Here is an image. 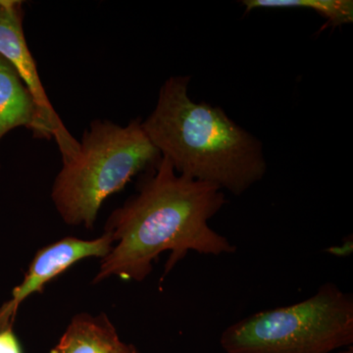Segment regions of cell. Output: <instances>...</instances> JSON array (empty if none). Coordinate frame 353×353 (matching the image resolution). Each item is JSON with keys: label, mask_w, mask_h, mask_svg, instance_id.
<instances>
[{"label": "cell", "mask_w": 353, "mask_h": 353, "mask_svg": "<svg viewBox=\"0 0 353 353\" xmlns=\"http://www.w3.org/2000/svg\"><path fill=\"white\" fill-rule=\"evenodd\" d=\"M112 240L104 233L94 240L62 239L39 250L34 255L24 280L12 292V296L0 307V330L12 327L21 303L34 292H43L44 285L80 260L105 257L112 248Z\"/></svg>", "instance_id": "cell-6"}, {"label": "cell", "mask_w": 353, "mask_h": 353, "mask_svg": "<svg viewBox=\"0 0 353 353\" xmlns=\"http://www.w3.org/2000/svg\"><path fill=\"white\" fill-rule=\"evenodd\" d=\"M241 6L245 12L254 9H310L327 20L326 27L336 28L353 21L352 0H243Z\"/></svg>", "instance_id": "cell-9"}, {"label": "cell", "mask_w": 353, "mask_h": 353, "mask_svg": "<svg viewBox=\"0 0 353 353\" xmlns=\"http://www.w3.org/2000/svg\"><path fill=\"white\" fill-rule=\"evenodd\" d=\"M50 353H138L136 347L121 341L105 315L79 314Z\"/></svg>", "instance_id": "cell-8"}, {"label": "cell", "mask_w": 353, "mask_h": 353, "mask_svg": "<svg viewBox=\"0 0 353 353\" xmlns=\"http://www.w3.org/2000/svg\"><path fill=\"white\" fill-rule=\"evenodd\" d=\"M161 157L141 120L125 127L92 121L78 152L64 162L53 183L57 212L68 225L92 228L102 203L134 176L154 168Z\"/></svg>", "instance_id": "cell-3"}, {"label": "cell", "mask_w": 353, "mask_h": 353, "mask_svg": "<svg viewBox=\"0 0 353 353\" xmlns=\"http://www.w3.org/2000/svg\"><path fill=\"white\" fill-rule=\"evenodd\" d=\"M189 83L173 76L163 83L141 122L146 136L176 173L241 196L266 174L263 146L222 108L192 101Z\"/></svg>", "instance_id": "cell-2"}, {"label": "cell", "mask_w": 353, "mask_h": 353, "mask_svg": "<svg viewBox=\"0 0 353 353\" xmlns=\"http://www.w3.org/2000/svg\"><path fill=\"white\" fill-rule=\"evenodd\" d=\"M340 353H353V348L352 347H350L347 348V350H343V352H341Z\"/></svg>", "instance_id": "cell-11"}, {"label": "cell", "mask_w": 353, "mask_h": 353, "mask_svg": "<svg viewBox=\"0 0 353 353\" xmlns=\"http://www.w3.org/2000/svg\"><path fill=\"white\" fill-rule=\"evenodd\" d=\"M225 203L226 196L217 185L180 175L162 157L138 194L109 217L105 233L113 245L94 282L112 276L141 282L165 252H170V257L164 276L190 252L213 256L236 252V245L209 226Z\"/></svg>", "instance_id": "cell-1"}, {"label": "cell", "mask_w": 353, "mask_h": 353, "mask_svg": "<svg viewBox=\"0 0 353 353\" xmlns=\"http://www.w3.org/2000/svg\"><path fill=\"white\" fill-rule=\"evenodd\" d=\"M0 353H22L19 341L11 327L0 330Z\"/></svg>", "instance_id": "cell-10"}, {"label": "cell", "mask_w": 353, "mask_h": 353, "mask_svg": "<svg viewBox=\"0 0 353 353\" xmlns=\"http://www.w3.org/2000/svg\"><path fill=\"white\" fill-rule=\"evenodd\" d=\"M353 343V299L333 283L292 305L259 311L230 325L226 353H331Z\"/></svg>", "instance_id": "cell-4"}, {"label": "cell", "mask_w": 353, "mask_h": 353, "mask_svg": "<svg viewBox=\"0 0 353 353\" xmlns=\"http://www.w3.org/2000/svg\"><path fill=\"white\" fill-rule=\"evenodd\" d=\"M19 127L30 130L34 138L48 139L31 94L12 65L0 55V141Z\"/></svg>", "instance_id": "cell-7"}, {"label": "cell", "mask_w": 353, "mask_h": 353, "mask_svg": "<svg viewBox=\"0 0 353 353\" xmlns=\"http://www.w3.org/2000/svg\"><path fill=\"white\" fill-rule=\"evenodd\" d=\"M23 3L20 0H0V55L19 74L38 108L41 126L48 139L57 141L64 163L77 154L80 143L64 126L46 94L36 61L26 41Z\"/></svg>", "instance_id": "cell-5"}]
</instances>
